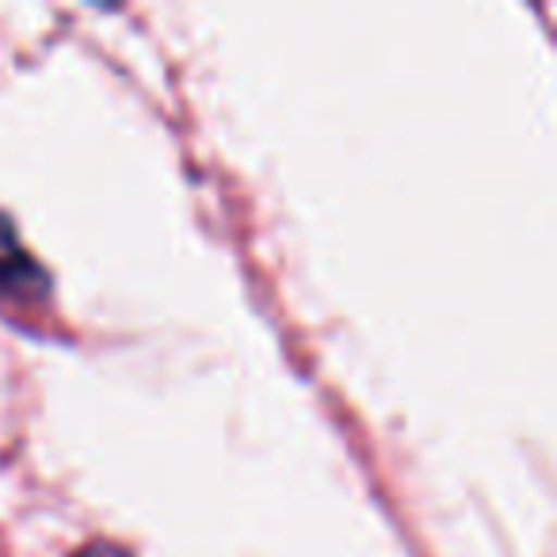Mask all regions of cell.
I'll return each mask as SVG.
<instances>
[{
    "label": "cell",
    "mask_w": 557,
    "mask_h": 557,
    "mask_svg": "<svg viewBox=\"0 0 557 557\" xmlns=\"http://www.w3.org/2000/svg\"><path fill=\"white\" fill-rule=\"evenodd\" d=\"M77 557H131V554H123L119 546H88V549H81Z\"/></svg>",
    "instance_id": "7a4b0ae2"
},
{
    "label": "cell",
    "mask_w": 557,
    "mask_h": 557,
    "mask_svg": "<svg viewBox=\"0 0 557 557\" xmlns=\"http://www.w3.org/2000/svg\"><path fill=\"white\" fill-rule=\"evenodd\" d=\"M0 290H9L16 298H39L47 290V275L20 245L16 225L4 214H0Z\"/></svg>",
    "instance_id": "6da1fadb"
}]
</instances>
